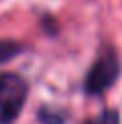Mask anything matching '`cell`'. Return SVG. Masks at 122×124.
I'll return each mask as SVG.
<instances>
[{
  "mask_svg": "<svg viewBox=\"0 0 122 124\" xmlns=\"http://www.w3.org/2000/svg\"><path fill=\"white\" fill-rule=\"evenodd\" d=\"M23 49L24 47L20 43H16V41H0V65L14 59Z\"/></svg>",
  "mask_w": 122,
  "mask_h": 124,
  "instance_id": "4",
  "label": "cell"
},
{
  "mask_svg": "<svg viewBox=\"0 0 122 124\" xmlns=\"http://www.w3.org/2000/svg\"><path fill=\"white\" fill-rule=\"evenodd\" d=\"M120 69H122V63H120V55L116 51V47L104 45L84 77V84H81L84 94L85 96H104L118 81Z\"/></svg>",
  "mask_w": 122,
  "mask_h": 124,
  "instance_id": "1",
  "label": "cell"
},
{
  "mask_svg": "<svg viewBox=\"0 0 122 124\" xmlns=\"http://www.w3.org/2000/svg\"><path fill=\"white\" fill-rule=\"evenodd\" d=\"M39 120L43 124H63L65 114L63 112H55L53 108H41L39 110Z\"/></svg>",
  "mask_w": 122,
  "mask_h": 124,
  "instance_id": "5",
  "label": "cell"
},
{
  "mask_svg": "<svg viewBox=\"0 0 122 124\" xmlns=\"http://www.w3.org/2000/svg\"><path fill=\"white\" fill-rule=\"evenodd\" d=\"M84 124H120V112L116 108H106L100 114L88 118Z\"/></svg>",
  "mask_w": 122,
  "mask_h": 124,
  "instance_id": "3",
  "label": "cell"
},
{
  "mask_svg": "<svg viewBox=\"0 0 122 124\" xmlns=\"http://www.w3.org/2000/svg\"><path fill=\"white\" fill-rule=\"evenodd\" d=\"M29 98V81L18 73H0V124H12Z\"/></svg>",
  "mask_w": 122,
  "mask_h": 124,
  "instance_id": "2",
  "label": "cell"
}]
</instances>
